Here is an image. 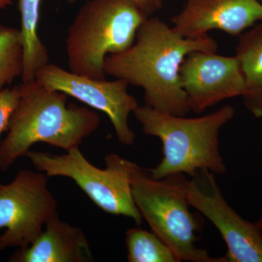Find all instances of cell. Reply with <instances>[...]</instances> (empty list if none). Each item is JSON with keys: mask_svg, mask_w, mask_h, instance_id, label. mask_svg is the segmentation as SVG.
<instances>
[{"mask_svg": "<svg viewBox=\"0 0 262 262\" xmlns=\"http://www.w3.org/2000/svg\"><path fill=\"white\" fill-rule=\"evenodd\" d=\"M213 38H186L155 17L141 24L134 45L126 51L110 55L105 73L144 91L145 105L163 113L185 116L190 112L187 94L181 83V66L194 51L216 53Z\"/></svg>", "mask_w": 262, "mask_h": 262, "instance_id": "obj_1", "label": "cell"}, {"mask_svg": "<svg viewBox=\"0 0 262 262\" xmlns=\"http://www.w3.org/2000/svg\"><path fill=\"white\" fill-rule=\"evenodd\" d=\"M20 98L0 145V170L6 171L34 144L44 143L65 151L80 147L97 130L99 115L68 103L69 96L37 80L19 84Z\"/></svg>", "mask_w": 262, "mask_h": 262, "instance_id": "obj_2", "label": "cell"}, {"mask_svg": "<svg viewBox=\"0 0 262 262\" xmlns=\"http://www.w3.org/2000/svg\"><path fill=\"white\" fill-rule=\"evenodd\" d=\"M134 114L143 133L158 138L163 144V159L148 170L153 178L162 179L174 174L193 177L201 170L215 175L225 173L219 136L220 129L233 118L232 106L225 105L196 118L163 113L146 105L138 106Z\"/></svg>", "mask_w": 262, "mask_h": 262, "instance_id": "obj_3", "label": "cell"}, {"mask_svg": "<svg viewBox=\"0 0 262 262\" xmlns=\"http://www.w3.org/2000/svg\"><path fill=\"white\" fill-rule=\"evenodd\" d=\"M148 18L131 0H91L77 12L67 31L69 70L94 80H106L105 60L134 45Z\"/></svg>", "mask_w": 262, "mask_h": 262, "instance_id": "obj_4", "label": "cell"}, {"mask_svg": "<svg viewBox=\"0 0 262 262\" xmlns=\"http://www.w3.org/2000/svg\"><path fill=\"white\" fill-rule=\"evenodd\" d=\"M187 181L184 174L156 179L138 165L131 177L136 206L151 231L168 245L179 262H227L225 256L212 257L196 246L201 223L189 210Z\"/></svg>", "mask_w": 262, "mask_h": 262, "instance_id": "obj_5", "label": "cell"}, {"mask_svg": "<svg viewBox=\"0 0 262 262\" xmlns=\"http://www.w3.org/2000/svg\"><path fill=\"white\" fill-rule=\"evenodd\" d=\"M26 156L36 170L48 177H63L72 179L93 203L110 214L131 219L137 226L143 217L135 204L131 189V177L137 164L115 153L105 156L106 168L90 163L80 148L54 155L29 151Z\"/></svg>", "mask_w": 262, "mask_h": 262, "instance_id": "obj_6", "label": "cell"}, {"mask_svg": "<svg viewBox=\"0 0 262 262\" xmlns=\"http://www.w3.org/2000/svg\"><path fill=\"white\" fill-rule=\"evenodd\" d=\"M48 178L39 170L26 169L10 183H0V251L27 247L58 214Z\"/></svg>", "mask_w": 262, "mask_h": 262, "instance_id": "obj_7", "label": "cell"}, {"mask_svg": "<svg viewBox=\"0 0 262 262\" xmlns=\"http://www.w3.org/2000/svg\"><path fill=\"white\" fill-rule=\"evenodd\" d=\"M215 174L201 170L187 181L189 205L220 231L227 246V262H262V225L245 220L222 195Z\"/></svg>", "mask_w": 262, "mask_h": 262, "instance_id": "obj_8", "label": "cell"}, {"mask_svg": "<svg viewBox=\"0 0 262 262\" xmlns=\"http://www.w3.org/2000/svg\"><path fill=\"white\" fill-rule=\"evenodd\" d=\"M36 80L106 114L122 145L130 146L135 142L136 134L129 126L128 119L139 104L127 92L126 81L94 80L50 63L38 71Z\"/></svg>", "mask_w": 262, "mask_h": 262, "instance_id": "obj_9", "label": "cell"}, {"mask_svg": "<svg viewBox=\"0 0 262 262\" xmlns=\"http://www.w3.org/2000/svg\"><path fill=\"white\" fill-rule=\"evenodd\" d=\"M179 75L190 110L195 113L244 93V75L236 56L192 52L183 61Z\"/></svg>", "mask_w": 262, "mask_h": 262, "instance_id": "obj_10", "label": "cell"}, {"mask_svg": "<svg viewBox=\"0 0 262 262\" xmlns=\"http://www.w3.org/2000/svg\"><path fill=\"white\" fill-rule=\"evenodd\" d=\"M183 37L200 38L216 29L239 36L262 21L260 0H187L184 9L171 19Z\"/></svg>", "mask_w": 262, "mask_h": 262, "instance_id": "obj_11", "label": "cell"}, {"mask_svg": "<svg viewBox=\"0 0 262 262\" xmlns=\"http://www.w3.org/2000/svg\"><path fill=\"white\" fill-rule=\"evenodd\" d=\"M10 262H91L94 261L89 239L80 227L52 217L37 239L18 248Z\"/></svg>", "mask_w": 262, "mask_h": 262, "instance_id": "obj_12", "label": "cell"}, {"mask_svg": "<svg viewBox=\"0 0 262 262\" xmlns=\"http://www.w3.org/2000/svg\"><path fill=\"white\" fill-rule=\"evenodd\" d=\"M235 56L244 75V105L253 116L262 118V24L239 36Z\"/></svg>", "mask_w": 262, "mask_h": 262, "instance_id": "obj_13", "label": "cell"}, {"mask_svg": "<svg viewBox=\"0 0 262 262\" xmlns=\"http://www.w3.org/2000/svg\"><path fill=\"white\" fill-rule=\"evenodd\" d=\"M42 0H18L24 48L22 82L36 80L38 71L49 63V54L38 34Z\"/></svg>", "mask_w": 262, "mask_h": 262, "instance_id": "obj_14", "label": "cell"}, {"mask_svg": "<svg viewBox=\"0 0 262 262\" xmlns=\"http://www.w3.org/2000/svg\"><path fill=\"white\" fill-rule=\"evenodd\" d=\"M125 244L129 262H179L168 245L152 231L140 227L128 229Z\"/></svg>", "mask_w": 262, "mask_h": 262, "instance_id": "obj_15", "label": "cell"}, {"mask_svg": "<svg viewBox=\"0 0 262 262\" xmlns=\"http://www.w3.org/2000/svg\"><path fill=\"white\" fill-rule=\"evenodd\" d=\"M24 48L20 29L0 24V91L21 77Z\"/></svg>", "mask_w": 262, "mask_h": 262, "instance_id": "obj_16", "label": "cell"}, {"mask_svg": "<svg viewBox=\"0 0 262 262\" xmlns=\"http://www.w3.org/2000/svg\"><path fill=\"white\" fill-rule=\"evenodd\" d=\"M20 96L19 85L7 87L0 91V136L8 130L10 118L18 105Z\"/></svg>", "mask_w": 262, "mask_h": 262, "instance_id": "obj_17", "label": "cell"}, {"mask_svg": "<svg viewBox=\"0 0 262 262\" xmlns=\"http://www.w3.org/2000/svg\"><path fill=\"white\" fill-rule=\"evenodd\" d=\"M68 1H73V0H68ZM148 17L151 16L154 14L155 12L159 10L163 6V0H131Z\"/></svg>", "mask_w": 262, "mask_h": 262, "instance_id": "obj_18", "label": "cell"}, {"mask_svg": "<svg viewBox=\"0 0 262 262\" xmlns=\"http://www.w3.org/2000/svg\"><path fill=\"white\" fill-rule=\"evenodd\" d=\"M14 0H0V9H5L13 4Z\"/></svg>", "mask_w": 262, "mask_h": 262, "instance_id": "obj_19", "label": "cell"}, {"mask_svg": "<svg viewBox=\"0 0 262 262\" xmlns=\"http://www.w3.org/2000/svg\"><path fill=\"white\" fill-rule=\"evenodd\" d=\"M260 1L262 2V0H260Z\"/></svg>", "mask_w": 262, "mask_h": 262, "instance_id": "obj_20", "label": "cell"}]
</instances>
